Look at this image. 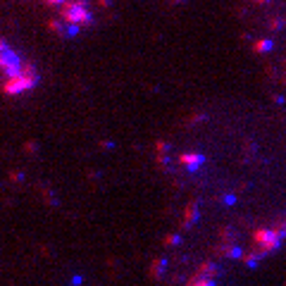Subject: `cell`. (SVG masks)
<instances>
[{
  "mask_svg": "<svg viewBox=\"0 0 286 286\" xmlns=\"http://www.w3.org/2000/svg\"><path fill=\"white\" fill-rule=\"evenodd\" d=\"M62 19H67L72 22L74 26H84V24L91 22V12L86 8L84 3H65V8H62Z\"/></svg>",
  "mask_w": 286,
  "mask_h": 286,
  "instance_id": "obj_1",
  "label": "cell"
},
{
  "mask_svg": "<svg viewBox=\"0 0 286 286\" xmlns=\"http://www.w3.org/2000/svg\"><path fill=\"white\" fill-rule=\"evenodd\" d=\"M34 84H36V72L26 65L19 74H15V77H10L8 81H5V91H8V93H19V91L31 88Z\"/></svg>",
  "mask_w": 286,
  "mask_h": 286,
  "instance_id": "obj_2",
  "label": "cell"
},
{
  "mask_svg": "<svg viewBox=\"0 0 286 286\" xmlns=\"http://www.w3.org/2000/svg\"><path fill=\"white\" fill-rule=\"evenodd\" d=\"M24 67H26V65L19 60V55H17L15 50H10L8 43L0 41V70L8 72V77H15V74H19Z\"/></svg>",
  "mask_w": 286,
  "mask_h": 286,
  "instance_id": "obj_3",
  "label": "cell"
},
{
  "mask_svg": "<svg viewBox=\"0 0 286 286\" xmlns=\"http://www.w3.org/2000/svg\"><path fill=\"white\" fill-rule=\"evenodd\" d=\"M46 3H50V5H57V3H65V0H46Z\"/></svg>",
  "mask_w": 286,
  "mask_h": 286,
  "instance_id": "obj_4",
  "label": "cell"
}]
</instances>
